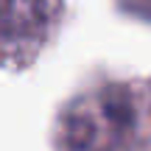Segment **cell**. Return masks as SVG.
I'll use <instances>...</instances> for the list:
<instances>
[{"mask_svg":"<svg viewBox=\"0 0 151 151\" xmlns=\"http://www.w3.org/2000/svg\"><path fill=\"white\" fill-rule=\"evenodd\" d=\"M143 126V98L129 84L90 90L59 120L62 151H132Z\"/></svg>","mask_w":151,"mask_h":151,"instance_id":"1","label":"cell"},{"mask_svg":"<svg viewBox=\"0 0 151 151\" xmlns=\"http://www.w3.org/2000/svg\"><path fill=\"white\" fill-rule=\"evenodd\" d=\"M56 20V0H0V67L37 59Z\"/></svg>","mask_w":151,"mask_h":151,"instance_id":"2","label":"cell"},{"mask_svg":"<svg viewBox=\"0 0 151 151\" xmlns=\"http://www.w3.org/2000/svg\"><path fill=\"white\" fill-rule=\"evenodd\" d=\"M118 3H120L123 11H129V14L151 22V0H118Z\"/></svg>","mask_w":151,"mask_h":151,"instance_id":"3","label":"cell"}]
</instances>
